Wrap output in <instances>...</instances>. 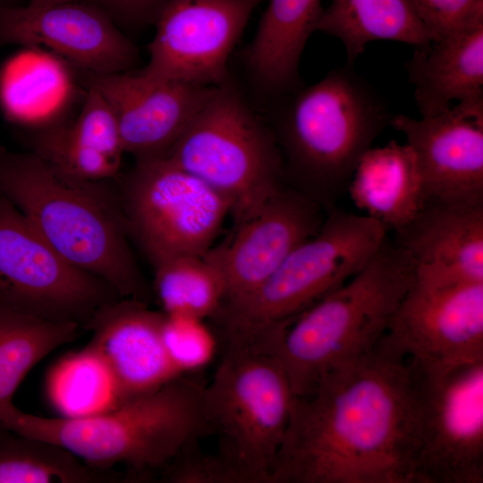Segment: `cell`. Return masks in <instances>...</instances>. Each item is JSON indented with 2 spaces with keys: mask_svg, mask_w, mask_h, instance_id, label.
Listing matches in <instances>:
<instances>
[{
  "mask_svg": "<svg viewBox=\"0 0 483 483\" xmlns=\"http://www.w3.org/2000/svg\"><path fill=\"white\" fill-rule=\"evenodd\" d=\"M317 31L339 39L351 65L373 41H397L415 47L432 41L413 0H332L323 9Z\"/></svg>",
  "mask_w": 483,
  "mask_h": 483,
  "instance_id": "24",
  "label": "cell"
},
{
  "mask_svg": "<svg viewBox=\"0 0 483 483\" xmlns=\"http://www.w3.org/2000/svg\"><path fill=\"white\" fill-rule=\"evenodd\" d=\"M386 227L365 215L329 211L318 231L297 245L276 270L243 299L225 305V343H251L335 291L374 256Z\"/></svg>",
  "mask_w": 483,
  "mask_h": 483,
  "instance_id": "6",
  "label": "cell"
},
{
  "mask_svg": "<svg viewBox=\"0 0 483 483\" xmlns=\"http://www.w3.org/2000/svg\"><path fill=\"white\" fill-rule=\"evenodd\" d=\"M118 199L128 234L153 267L205 255L231 213L223 196L165 157L137 159Z\"/></svg>",
  "mask_w": 483,
  "mask_h": 483,
  "instance_id": "9",
  "label": "cell"
},
{
  "mask_svg": "<svg viewBox=\"0 0 483 483\" xmlns=\"http://www.w3.org/2000/svg\"><path fill=\"white\" fill-rule=\"evenodd\" d=\"M204 386L187 374L95 414L45 418L13 405L0 416V423L55 444L94 469L123 465L141 475L165 469L187 446L210 434L203 411Z\"/></svg>",
  "mask_w": 483,
  "mask_h": 483,
  "instance_id": "4",
  "label": "cell"
},
{
  "mask_svg": "<svg viewBox=\"0 0 483 483\" xmlns=\"http://www.w3.org/2000/svg\"><path fill=\"white\" fill-rule=\"evenodd\" d=\"M293 93L281 123L287 169L294 189L330 211L348 191L360 159L394 114L347 64Z\"/></svg>",
  "mask_w": 483,
  "mask_h": 483,
  "instance_id": "5",
  "label": "cell"
},
{
  "mask_svg": "<svg viewBox=\"0 0 483 483\" xmlns=\"http://www.w3.org/2000/svg\"><path fill=\"white\" fill-rule=\"evenodd\" d=\"M321 0H270L244 60L256 82L268 92L300 89L299 64L309 36L317 31Z\"/></svg>",
  "mask_w": 483,
  "mask_h": 483,
  "instance_id": "23",
  "label": "cell"
},
{
  "mask_svg": "<svg viewBox=\"0 0 483 483\" xmlns=\"http://www.w3.org/2000/svg\"><path fill=\"white\" fill-rule=\"evenodd\" d=\"M165 313L148 303L121 298L101 307L86 326L88 347L99 358L113 383L117 405L182 376L163 341Z\"/></svg>",
  "mask_w": 483,
  "mask_h": 483,
  "instance_id": "18",
  "label": "cell"
},
{
  "mask_svg": "<svg viewBox=\"0 0 483 483\" xmlns=\"http://www.w3.org/2000/svg\"><path fill=\"white\" fill-rule=\"evenodd\" d=\"M323 208L305 193L283 187L238 223L226 242L211 248L208 253L226 285L223 307L255 291L297 245L315 234L325 219Z\"/></svg>",
  "mask_w": 483,
  "mask_h": 483,
  "instance_id": "15",
  "label": "cell"
},
{
  "mask_svg": "<svg viewBox=\"0 0 483 483\" xmlns=\"http://www.w3.org/2000/svg\"><path fill=\"white\" fill-rule=\"evenodd\" d=\"M432 40L483 15V0H413Z\"/></svg>",
  "mask_w": 483,
  "mask_h": 483,
  "instance_id": "31",
  "label": "cell"
},
{
  "mask_svg": "<svg viewBox=\"0 0 483 483\" xmlns=\"http://www.w3.org/2000/svg\"><path fill=\"white\" fill-rule=\"evenodd\" d=\"M111 19L128 23L154 22L168 0H92Z\"/></svg>",
  "mask_w": 483,
  "mask_h": 483,
  "instance_id": "32",
  "label": "cell"
},
{
  "mask_svg": "<svg viewBox=\"0 0 483 483\" xmlns=\"http://www.w3.org/2000/svg\"><path fill=\"white\" fill-rule=\"evenodd\" d=\"M12 2H13V0H0V3L3 4L13 5V4Z\"/></svg>",
  "mask_w": 483,
  "mask_h": 483,
  "instance_id": "34",
  "label": "cell"
},
{
  "mask_svg": "<svg viewBox=\"0 0 483 483\" xmlns=\"http://www.w3.org/2000/svg\"><path fill=\"white\" fill-rule=\"evenodd\" d=\"M8 44L46 46L75 67L100 73L124 72L138 58L107 13L73 0L43 7L0 3V47Z\"/></svg>",
  "mask_w": 483,
  "mask_h": 483,
  "instance_id": "16",
  "label": "cell"
},
{
  "mask_svg": "<svg viewBox=\"0 0 483 483\" xmlns=\"http://www.w3.org/2000/svg\"><path fill=\"white\" fill-rule=\"evenodd\" d=\"M81 326L0 306V415L29 371L58 347L73 341Z\"/></svg>",
  "mask_w": 483,
  "mask_h": 483,
  "instance_id": "25",
  "label": "cell"
},
{
  "mask_svg": "<svg viewBox=\"0 0 483 483\" xmlns=\"http://www.w3.org/2000/svg\"><path fill=\"white\" fill-rule=\"evenodd\" d=\"M410 363L415 483H482L483 360L431 371Z\"/></svg>",
  "mask_w": 483,
  "mask_h": 483,
  "instance_id": "10",
  "label": "cell"
},
{
  "mask_svg": "<svg viewBox=\"0 0 483 483\" xmlns=\"http://www.w3.org/2000/svg\"><path fill=\"white\" fill-rule=\"evenodd\" d=\"M202 321L165 314V348L173 364L183 375L200 369L214 357L216 339Z\"/></svg>",
  "mask_w": 483,
  "mask_h": 483,
  "instance_id": "29",
  "label": "cell"
},
{
  "mask_svg": "<svg viewBox=\"0 0 483 483\" xmlns=\"http://www.w3.org/2000/svg\"><path fill=\"white\" fill-rule=\"evenodd\" d=\"M118 299L105 281L64 258L0 194V306L86 327Z\"/></svg>",
  "mask_w": 483,
  "mask_h": 483,
  "instance_id": "11",
  "label": "cell"
},
{
  "mask_svg": "<svg viewBox=\"0 0 483 483\" xmlns=\"http://www.w3.org/2000/svg\"><path fill=\"white\" fill-rule=\"evenodd\" d=\"M385 337L424 370L483 360V282L433 285L413 279Z\"/></svg>",
  "mask_w": 483,
  "mask_h": 483,
  "instance_id": "13",
  "label": "cell"
},
{
  "mask_svg": "<svg viewBox=\"0 0 483 483\" xmlns=\"http://www.w3.org/2000/svg\"><path fill=\"white\" fill-rule=\"evenodd\" d=\"M414 279L407 253L387 236L355 275L274 332L264 348L281 363L295 397L353 364L386 335Z\"/></svg>",
  "mask_w": 483,
  "mask_h": 483,
  "instance_id": "3",
  "label": "cell"
},
{
  "mask_svg": "<svg viewBox=\"0 0 483 483\" xmlns=\"http://www.w3.org/2000/svg\"><path fill=\"white\" fill-rule=\"evenodd\" d=\"M410 360L385 337L292 402L270 483H415Z\"/></svg>",
  "mask_w": 483,
  "mask_h": 483,
  "instance_id": "1",
  "label": "cell"
},
{
  "mask_svg": "<svg viewBox=\"0 0 483 483\" xmlns=\"http://www.w3.org/2000/svg\"><path fill=\"white\" fill-rule=\"evenodd\" d=\"M103 182L70 177L33 152L0 148V194L72 265L121 298L148 303L151 292L129 245L118 195Z\"/></svg>",
  "mask_w": 483,
  "mask_h": 483,
  "instance_id": "2",
  "label": "cell"
},
{
  "mask_svg": "<svg viewBox=\"0 0 483 483\" xmlns=\"http://www.w3.org/2000/svg\"><path fill=\"white\" fill-rule=\"evenodd\" d=\"M414 265L416 281L449 285L483 282V203L427 199L394 232Z\"/></svg>",
  "mask_w": 483,
  "mask_h": 483,
  "instance_id": "19",
  "label": "cell"
},
{
  "mask_svg": "<svg viewBox=\"0 0 483 483\" xmlns=\"http://www.w3.org/2000/svg\"><path fill=\"white\" fill-rule=\"evenodd\" d=\"M198 442L187 446L165 468L172 483H248L245 476L220 453L201 451Z\"/></svg>",
  "mask_w": 483,
  "mask_h": 483,
  "instance_id": "30",
  "label": "cell"
},
{
  "mask_svg": "<svg viewBox=\"0 0 483 483\" xmlns=\"http://www.w3.org/2000/svg\"><path fill=\"white\" fill-rule=\"evenodd\" d=\"M347 192L365 216L394 232L410 223L427 200L412 149L395 140L361 157Z\"/></svg>",
  "mask_w": 483,
  "mask_h": 483,
  "instance_id": "22",
  "label": "cell"
},
{
  "mask_svg": "<svg viewBox=\"0 0 483 483\" xmlns=\"http://www.w3.org/2000/svg\"><path fill=\"white\" fill-rule=\"evenodd\" d=\"M208 252L174 257L153 267L154 292L165 315L203 320L221 310L225 281Z\"/></svg>",
  "mask_w": 483,
  "mask_h": 483,
  "instance_id": "27",
  "label": "cell"
},
{
  "mask_svg": "<svg viewBox=\"0 0 483 483\" xmlns=\"http://www.w3.org/2000/svg\"><path fill=\"white\" fill-rule=\"evenodd\" d=\"M404 67L420 117L483 97V15L415 47Z\"/></svg>",
  "mask_w": 483,
  "mask_h": 483,
  "instance_id": "20",
  "label": "cell"
},
{
  "mask_svg": "<svg viewBox=\"0 0 483 483\" xmlns=\"http://www.w3.org/2000/svg\"><path fill=\"white\" fill-rule=\"evenodd\" d=\"M164 157L223 196L236 224L283 188L284 165L275 139L227 81Z\"/></svg>",
  "mask_w": 483,
  "mask_h": 483,
  "instance_id": "8",
  "label": "cell"
},
{
  "mask_svg": "<svg viewBox=\"0 0 483 483\" xmlns=\"http://www.w3.org/2000/svg\"><path fill=\"white\" fill-rule=\"evenodd\" d=\"M77 68L86 88L97 89L114 111L124 152L136 159L164 157L217 87L147 81L136 73Z\"/></svg>",
  "mask_w": 483,
  "mask_h": 483,
  "instance_id": "17",
  "label": "cell"
},
{
  "mask_svg": "<svg viewBox=\"0 0 483 483\" xmlns=\"http://www.w3.org/2000/svg\"><path fill=\"white\" fill-rule=\"evenodd\" d=\"M47 393L61 417H84L117 405L110 376L88 346L55 364L47 377Z\"/></svg>",
  "mask_w": 483,
  "mask_h": 483,
  "instance_id": "28",
  "label": "cell"
},
{
  "mask_svg": "<svg viewBox=\"0 0 483 483\" xmlns=\"http://www.w3.org/2000/svg\"><path fill=\"white\" fill-rule=\"evenodd\" d=\"M390 125L415 155L427 199L483 203V97L429 117L394 114Z\"/></svg>",
  "mask_w": 483,
  "mask_h": 483,
  "instance_id": "14",
  "label": "cell"
},
{
  "mask_svg": "<svg viewBox=\"0 0 483 483\" xmlns=\"http://www.w3.org/2000/svg\"><path fill=\"white\" fill-rule=\"evenodd\" d=\"M88 91L76 119L41 130L30 140L32 152L57 171L88 182L118 174L124 152L114 111L95 89Z\"/></svg>",
  "mask_w": 483,
  "mask_h": 483,
  "instance_id": "21",
  "label": "cell"
},
{
  "mask_svg": "<svg viewBox=\"0 0 483 483\" xmlns=\"http://www.w3.org/2000/svg\"><path fill=\"white\" fill-rule=\"evenodd\" d=\"M124 478L94 469L64 448L0 423V483H98Z\"/></svg>",
  "mask_w": 483,
  "mask_h": 483,
  "instance_id": "26",
  "label": "cell"
},
{
  "mask_svg": "<svg viewBox=\"0 0 483 483\" xmlns=\"http://www.w3.org/2000/svg\"><path fill=\"white\" fill-rule=\"evenodd\" d=\"M72 0H30L28 5L32 7H43Z\"/></svg>",
  "mask_w": 483,
  "mask_h": 483,
  "instance_id": "33",
  "label": "cell"
},
{
  "mask_svg": "<svg viewBox=\"0 0 483 483\" xmlns=\"http://www.w3.org/2000/svg\"><path fill=\"white\" fill-rule=\"evenodd\" d=\"M260 1L168 0L154 21L149 62L136 74L151 82L225 83L229 56Z\"/></svg>",
  "mask_w": 483,
  "mask_h": 483,
  "instance_id": "12",
  "label": "cell"
},
{
  "mask_svg": "<svg viewBox=\"0 0 483 483\" xmlns=\"http://www.w3.org/2000/svg\"><path fill=\"white\" fill-rule=\"evenodd\" d=\"M294 394L279 360L254 345L225 344L205 385L203 411L218 450L247 479L270 483Z\"/></svg>",
  "mask_w": 483,
  "mask_h": 483,
  "instance_id": "7",
  "label": "cell"
}]
</instances>
